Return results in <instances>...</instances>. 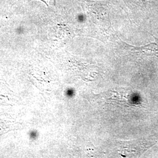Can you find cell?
Masks as SVG:
<instances>
[{"label": "cell", "instance_id": "1", "mask_svg": "<svg viewBox=\"0 0 158 158\" xmlns=\"http://www.w3.org/2000/svg\"><path fill=\"white\" fill-rule=\"evenodd\" d=\"M30 136H31V138H32V139L35 138L36 137V133L34 131H32V132H31V134H30Z\"/></svg>", "mask_w": 158, "mask_h": 158}]
</instances>
